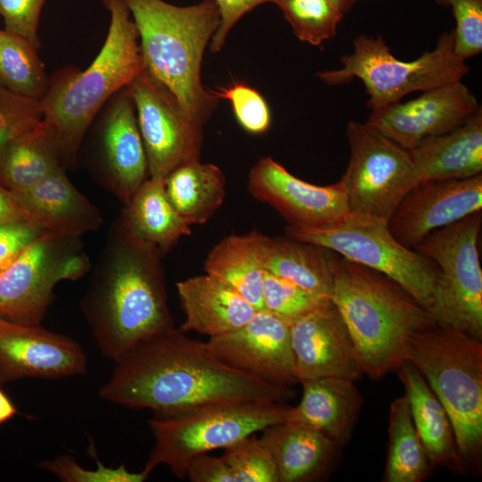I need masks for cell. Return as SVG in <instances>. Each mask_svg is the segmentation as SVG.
<instances>
[{"mask_svg": "<svg viewBox=\"0 0 482 482\" xmlns=\"http://www.w3.org/2000/svg\"><path fill=\"white\" fill-rule=\"evenodd\" d=\"M481 211L435 230L412 249L439 270L428 312L438 324L482 338Z\"/></svg>", "mask_w": 482, "mask_h": 482, "instance_id": "obj_10", "label": "cell"}, {"mask_svg": "<svg viewBox=\"0 0 482 482\" xmlns=\"http://www.w3.org/2000/svg\"><path fill=\"white\" fill-rule=\"evenodd\" d=\"M14 222L36 225L31 216L20 206L13 194L0 185V225Z\"/></svg>", "mask_w": 482, "mask_h": 482, "instance_id": "obj_45", "label": "cell"}, {"mask_svg": "<svg viewBox=\"0 0 482 482\" xmlns=\"http://www.w3.org/2000/svg\"><path fill=\"white\" fill-rule=\"evenodd\" d=\"M421 183L462 179L482 172V108L461 125L409 150Z\"/></svg>", "mask_w": 482, "mask_h": 482, "instance_id": "obj_25", "label": "cell"}, {"mask_svg": "<svg viewBox=\"0 0 482 482\" xmlns=\"http://www.w3.org/2000/svg\"><path fill=\"white\" fill-rule=\"evenodd\" d=\"M481 105L462 80L372 110L367 123L407 150L461 125Z\"/></svg>", "mask_w": 482, "mask_h": 482, "instance_id": "obj_16", "label": "cell"}, {"mask_svg": "<svg viewBox=\"0 0 482 482\" xmlns=\"http://www.w3.org/2000/svg\"><path fill=\"white\" fill-rule=\"evenodd\" d=\"M206 344L219 360L262 381L280 386L299 383L290 325L263 309L240 328L210 337Z\"/></svg>", "mask_w": 482, "mask_h": 482, "instance_id": "obj_17", "label": "cell"}, {"mask_svg": "<svg viewBox=\"0 0 482 482\" xmlns=\"http://www.w3.org/2000/svg\"><path fill=\"white\" fill-rule=\"evenodd\" d=\"M47 0H0V16L4 29L27 38L39 49L38 27L41 11Z\"/></svg>", "mask_w": 482, "mask_h": 482, "instance_id": "obj_41", "label": "cell"}, {"mask_svg": "<svg viewBox=\"0 0 482 482\" xmlns=\"http://www.w3.org/2000/svg\"><path fill=\"white\" fill-rule=\"evenodd\" d=\"M452 10L454 52L466 61L482 52V0H435Z\"/></svg>", "mask_w": 482, "mask_h": 482, "instance_id": "obj_39", "label": "cell"}, {"mask_svg": "<svg viewBox=\"0 0 482 482\" xmlns=\"http://www.w3.org/2000/svg\"><path fill=\"white\" fill-rule=\"evenodd\" d=\"M290 337L299 383L322 377L356 381L364 373L351 336L332 301L291 324Z\"/></svg>", "mask_w": 482, "mask_h": 482, "instance_id": "obj_20", "label": "cell"}, {"mask_svg": "<svg viewBox=\"0 0 482 482\" xmlns=\"http://www.w3.org/2000/svg\"><path fill=\"white\" fill-rule=\"evenodd\" d=\"M220 12V24L212 36L209 48L213 54L220 52L231 29L247 12L266 4H276L278 0H213Z\"/></svg>", "mask_w": 482, "mask_h": 482, "instance_id": "obj_43", "label": "cell"}, {"mask_svg": "<svg viewBox=\"0 0 482 482\" xmlns=\"http://www.w3.org/2000/svg\"><path fill=\"white\" fill-rule=\"evenodd\" d=\"M353 52L341 56L338 69L315 76L328 86L359 79L371 111L401 101L405 96L462 80L470 70L454 52L453 30L440 34L435 47L411 61L397 59L380 35L361 34L353 41Z\"/></svg>", "mask_w": 482, "mask_h": 482, "instance_id": "obj_8", "label": "cell"}, {"mask_svg": "<svg viewBox=\"0 0 482 482\" xmlns=\"http://www.w3.org/2000/svg\"><path fill=\"white\" fill-rule=\"evenodd\" d=\"M333 5L343 14H346L360 0H329Z\"/></svg>", "mask_w": 482, "mask_h": 482, "instance_id": "obj_47", "label": "cell"}, {"mask_svg": "<svg viewBox=\"0 0 482 482\" xmlns=\"http://www.w3.org/2000/svg\"><path fill=\"white\" fill-rule=\"evenodd\" d=\"M60 168L57 137L44 121L0 151V185L11 192L25 189Z\"/></svg>", "mask_w": 482, "mask_h": 482, "instance_id": "obj_31", "label": "cell"}, {"mask_svg": "<svg viewBox=\"0 0 482 482\" xmlns=\"http://www.w3.org/2000/svg\"><path fill=\"white\" fill-rule=\"evenodd\" d=\"M186 478L191 482H235L222 456L207 453H201L189 461Z\"/></svg>", "mask_w": 482, "mask_h": 482, "instance_id": "obj_44", "label": "cell"}, {"mask_svg": "<svg viewBox=\"0 0 482 482\" xmlns=\"http://www.w3.org/2000/svg\"><path fill=\"white\" fill-rule=\"evenodd\" d=\"M275 4L295 36L313 46L332 39L344 17L329 0H278Z\"/></svg>", "mask_w": 482, "mask_h": 482, "instance_id": "obj_34", "label": "cell"}, {"mask_svg": "<svg viewBox=\"0 0 482 482\" xmlns=\"http://www.w3.org/2000/svg\"><path fill=\"white\" fill-rule=\"evenodd\" d=\"M89 268L79 237L44 230L0 271V318L40 325L57 283L78 279Z\"/></svg>", "mask_w": 482, "mask_h": 482, "instance_id": "obj_12", "label": "cell"}, {"mask_svg": "<svg viewBox=\"0 0 482 482\" xmlns=\"http://www.w3.org/2000/svg\"><path fill=\"white\" fill-rule=\"evenodd\" d=\"M224 450L235 482H279L274 459L260 437L249 436Z\"/></svg>", "mask_w": 482, "mask_h": 482, "instance_id": "obj_36", "label": "cell"}, {"mask_svg": "<svg viewBox=\"0 0 482 482\" xmlns=\"http://www.w3.org/2000/svg\"><path fill=\"white\" fill-rule=\"evenodd\" d=\"M132 96L150 177L164 179L178 166L200 160L203 126L145 69L128 86Z\"/></svg>", "mask_w": 482, "mask_h": 482, "instance_id": "obj_14", "label": "cell"}, {"mask_svg": "<svg viewBox=\"0 0 482 482\" xmlns=\"http://www.w3.org/2000/svg\"><path fill=\"white\" fill-rule=\"evenodd\" d=\"M407 361L445 409L461 465H478L482 449L481 340L434 322L411 336Z\"/></svg>", "mask_w": 482, "mask_h": 482, "instance_id": "obj_6", "label": "cell"}, {"mask_svg": "<svg viewBox=\"0 0 482 482\" xmlns=\"http://www.w3.org/2000/svg\"><path fill=\"white\" fill-rule=\"evenodd\" d=\"M218 100H228L238 124L248 133H265L271 123L270 107L262 96L242 82H233L215 90L209 89Z\"/></svg>", "mask_w": 482, "mask_h": 482, "instance_id": "obj_37", "label": "cell"}, {"mask_svg": "<svg viewBox=\"0 0 482 482\" xmlns=\"http://www.w3.org/2000/svg\"><path fill=\"white\" fill-rule=\"evenodd\" d=\"M249 193L274 208L289 226L325 228L348 214L345 188L340 182L317 186L298 179L270 156L258 160L247 181Z\"/></svg>", "mask_w": 482, "mask_h": 482, "instance_id": "obj_15", "label": "cell"}, {"mask_svg": "<svg viewBox=\"0 0 482 482\" xmlns=\"http://www.w3.org/2000/svg\"><path fill=\"white\" fill-rule=\"evenodd\" d=\"M286 403L236 401L154 411L148 420L154 445L143 469L158 465L186 478L189 461L201 453L225 449L269 426L284 422Z\"/></svg>", "mask_w": 482, "mask_h": 482, "instance_id": "obj_7", "label": "cell"}, {"mask_svg": "<svg viewBox=\"0 0 482 482\" xmlns=\"http://www.w3.org/2000/svg\"><path fill=\"white\" fill-rule=\"evenodd\" d=\"M100 397L132 409L165 411L211 403L252 401L286 403L295 392L236 370L206 343L179 328L139 342L116 362Z\"/></svg>", "mask_w": 482, "mask_h": 482, "instance_id": "obj_1", "label": "cell"}, {"mask_svg": "<svg viewBox=\"0 0 482 482\" xmlns=\"http://www.w3.org/2000/svg\"><path fill=\"white\" fill-rule=\"evenodd\" d=\"M262 300L263 310L288 325L331 301L266 270Z\"/></svg>", "mask_w": 482, "mask_h": 482, "instance_id": "obj_35", "label": "cell"}, {"mask_svg": "<svg viewBox=\"0 0 482 482\" xmlns=\"http://www.w3.org/2000/svg\"><path fill=\"white\" fill-rule=\"evenodd\" d=\"M350 158L340 182L348 212L388 222L401 202L421 184L409 150L367 122L346 125Z\"/></svg>", "mask_w": 482, "mask_h": 482, "instance_id": "obj_11", "label": "cell"}, {"mask_svg": "<svg viewBox=\"0 0 482 482\" xmlns=\"http://www.w3.org/2000/svg\"><path fill=\"white\" fill-rule=\"evenodd\" d=\"M287 237L315 245L384 274L427 311L439 280V270L429 259L402 245L386 220L348 214L325 228H286Z\"/></svg>", "mask_w": 482, "mask_h": 482, "instance_id": "obj_9", "label": "cell"}, {"mask_svg": "<svg viewBox=\"0 0 482 482\" xmlns=\"http://www.w3.org/2000/svg\"><path fill=\"white\" fill-rule=\"evenodd\" d=\"M84 140H87L88 169L105 189L126 205L150 177L136 108L128 87L104 104Z\"/></svg>", "mask_w": 482, "mask_h": 482, "instance_id": "obj_13", "label": "cell"}, {"mask_svg": "<svg viewBox=\"0 0 482 482\" xmlns=\"http://www.w3.org/2000/svg\"><path fill=\"white\" fill-rule=\"evenodd\" d=\"M386 482H420L431 464L419 437L405 395L390 406Z\"/></svg>", "mask_w": 482, "mask_h": 482, "instance_id": "obj_32", "label": "cell"}, {"mask_svg": "<svg viewBox=\"0 0 482 482\" xmlns=\"http://www.w3.org/2000/svg\"><path fill=\"white\" fill-rule=\"evenodd\" d=\"M162 254L136 237L120 217L110 229L81 310L102 354L114 362L157 334L174 328L167 303Z\"/></svg>", "mask_w": 482, "mask_h": 482, "instance_id": "obj_2", "label": "cell"}, {"mask_svg": "<svg viewBox=\"0 0 482 482\" xmlns=\"http://www.w3.org/2000/svg\"><path fill=\"white\" fill-rule=\"evenodd\" d=\"M266 239L257 229L229 235L211 249L204 262L206 274L232 287L256 310H262Z\"/></svg>", "mask_w": 482, "mask_h": 482, "instance_id": "obj_27", "label": "cell"}, {"mask_svg": "<svg viewBox=\"0 0 482 482\" xmlns=\"http://www.w3.org/2000/svg\"><path fill=\"white\" fill-rule=\"evenodd\" d=\"M110 13L107 35L92 63L65 67L49 77L41 101L43 121L54 132L62 166H73L87 129L109 99L145 69L139 37L123 0H103Z\"/></svg>", "mask_w": 482, "mask_h": 482, "instance_id": "obj_3", "label": "cell"}, {"mask_svg": "<svg viewBox=\"0 0 482 482\" xmlns=\"http://www.w3.org/2000/svg\"><path fill=\"white\" fill-rule=\"evenodd\" d=\"M44 230L28 222L0 225V271L13 262Z\"/></svg>", "mask_w": 482, "mask_h": 482, "instance_id": "obj_42", "label": "cell"}, {"mask_svg": "<svg viewBox=\"0 0 482 482\" xmlns=\"http://www.w3.org/2000/svg\"><path fill=\"white\" fill-rule=\"evenodd\" d=\"M403 385L411 418L431 465L462 468L445 409L423 376L408 361L395 370Z\"/></svg>", "mask_w": 482, "mask_h": 482, "instance_id": "obj_26", "label": "cell"}, {"mask_svg": "<svg viewBox=\"0 0 482 482\" xmlns=\"http://www.w3.org/2000/svg\"><path fill=\"white\" fill-rule=\"evenodd\" d=\"M261 441L276 463L279 482H310L328 476L341 448L318 429L300 422L267 427Z\"/></svg>", "mask_w": 482, "mask_h": 482, "instance_id": "obj_24", "label": "cell"}, {"mask_svg": "<svg viewBox=\"0 0 482 482\" xmlns=\"http://www.w3.org/2000/svg\"><path fill=\"white\" fill-rule=\"evenodd\" d=\"M12 193L34 223L45 230L79 237L103 223L99 210L71 183L63 168Z\"/></svg>", "mask_w": 482, "mask_h": 482, "instance_id": "obj_21", "label": "cell"}, {"mask_svg": "<svg viewBox=\"0 0 482 482\" xmlns=\"http://www.w3.org/2000/svg\"><path fill=\"white\" fill-rule=\"evenodd\" d=\"M17 413L18 411L12 400L0 389V424L12 419Z\"/></svg>", "mask_w": 482, "mask_h": 482, "instance_id": "obj_46", "label": "cell"}, {"mask_svg": "<svg viewBox=\"0 0 482 482\" xmlns=\"http://www.w3.org/2000/svg\"><path fill=\"white\" fill-rule=\"evenodd\" d=\"M370 378H380L407 361L411 336L435 321L394 280L338 254L330 297Z\"/></svg>", "mask_w": 482, "mask_h": 482, "instance_id": "obj_4", "label": "cell"}, {"mask_svg": "<svg viewBox=\"0 0 482 482\" xmlns=\"http://www.w3.org/2000/svg\"><path fill=\"white\" fill-rule=\"evenodd\" d=\"M32 43L0 29V85L22 96L41 102L49 76Z\"/></svg>", "mask_w": 482, "mask_h": 482, "instance_id": "obj_33", "label": "cell"}, {"mask_svg": "<svg viewBox=\"0 0 482 482\" xmlns=\"http://www.w3.org/2000/svg\"><path fill=\"white\" fill-rule=\"evenodd\" d=\"M482 208V174L421 183L401 202L388 220L392 235L413 248L436 229Z\"/></svg>", "mask_w": 482, "mask_h": 482, "instance_id": "obj_19", "label": "cell"}, {"mask_svg": "<svg viewBox=\"0 0 482 482\" xmlns=\"http://www.w3.org/2000/svg\"><path fill=\"white\" fill-rule=\"evenodd\" d=\"M164 186L170 204L190 226L207 222L220 209L226 195L222 170L200 160L172 170L164 178Z\"/></svg>", "mask_w": 482, "mask_h": 482, "instance_id": "obj_30", "label": "cell"}, {"mask_svg": "<svg viewBox=\"0 0 482 482\" xmlns=\"http://www.w3.org/2000/svg\"><path fill=\"white\" fill-rule=\"evenodd\" d=\"M355 381L335 377L306 379L295 407L288 406L285 421L307 424L340 448L350 441L363 398Z\"/></svg>", "mask_w": 482, "mask_h": 482, "instance_id": "obj_22", "label": "cell"}, {"mask_svg": "<svg viewBox=\"0 0 482 482\" xmlns=\"http://www.w3.org/2000/svg\"><path fill=\"white\" fill-rule=\"evenodd\" d=\"M185 321L182 332L195 331L213 337L247 323L256 310L236 290L206 273L176 283Z\"/></svg>", "mask_w": 482, "mask_h": 482, "instance_id": "obj_23", "label": "cell"}, {"mask_svg": "<svg viewBox=\"0 0 482 482\" xmlns=\"http://www.w3.org/2000/svg\"><path fill=\"white\" fill-rule=\"evenodd\" d=\"M41 102L0 85V151L10 142L42 123Z\"/></svg>", "mask_w": 482, "mask_h": 482, "instance_id": "obj_38", "label": "cell"}, {"mask_svg": "<svg viewBox=\"0 0 482 482\" xmlns=\"http://www.w3.org/2000/svg\"><path fill=\"white\" fill-rule=\"evenodd\" d=\"M120 218L142 241L156 247L162 255L184 236L191 234L190 225L170 204L164 179L149 177L124 205Z\"/></svg>", "mask_w": 482, "mask_h": 482, "instance_id": "obj_28", "label": "cell"}, {"mask_svg": "<svg viewBox=\"0 0 482 482\" xmlns=\"http://www.w3.org/2000/svg\"><path fill=\"white\" fill-rule=\"evenodd\" d=\"M86 370V355L73 339L41 325L0 318V385L29 378H61Z\"/></svg>", "mask_w": 482, "mask_h": 482, "instance_id": "obj_18", "label": "cell"}, {"mask_svg": "<svg viewBox=\"0 0 482 482\" xmlns=\"http://www.w3.org/2000/svg\"><path fill=\"white\" fill-rule=\"evenodd\" d=\"M336 255L330 250L290 237H267L264 269L309 291L330 298Z\"/></svg>", "mask_w": 482, "mask_h": 482, "instance_id": "obj_29", "label": "cell"}, {"mask_svg": "<svg viewBox=\"0 0 482 482\" xmlns=\"http://www.w3.org/2000/svg\"><path fill=\"white\" fill-rule=\"evenodd\" d=\"M39 466L66 482H143L149 478L145 471L131 472L123 464L112 469L97 461V470H87L79 466L71 455L45 461Z\"/></svg>", "mask_w": 482, "mask_h": 482, "instance_id": "obj_40", "label": "cell"}, {"mask_svg": "<svg viewBox=\"0 0 482 482\" xmlns=\"http://www.w3.org/2000/svg\"><path fill=\"white\" fill-rule=\"evenodd\" d=\"M136 24L145 70L201 126L217 103L201 79L204 51L220 24L213 0L174 5L164 0H123Z\"/></svg>", "mask_w": 482, "mask_h": 482, "instance_id": "obj_5", "label": "cell"}]
</instances>
